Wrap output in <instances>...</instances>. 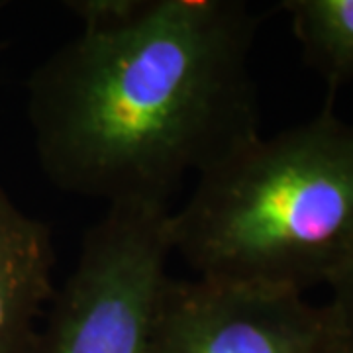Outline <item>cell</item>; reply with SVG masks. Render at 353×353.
Wrapping results in <instances>:
<instances>
[{
	"label": "cell",
	"instance_id": "2",
	"mask_svg": "<svg viewBox=\"0 0 353 353\" xmlns=\"http://www.w3.org/2000/svg\"><path fill=\"white\" fill-rule=\"evenodd\" d=\"M167 234L196 277L294 294L330 285L353 257V126L328 102L255 138L196 176Z\"/></svg>",
	"mask_w": 353,
	"mask_h": 353
},
{
	"label": "cell",
	"instance_id": "4",
	"mask_svg": "<svg viewBox=\"0 0 353 353\" xmlns=\"http://www.w3.org/2000/svg\"><path fill=\"white\" fill-rule=\"evenodd\" d=\"M343 347L328 304L314 306L285 290L169 277L150 353H343Z\"/></svg>",
	"mask_w": 353,
	"mask_h": 353
},
{
	"label": "cell",
	"instance_id": "3",
	"mask_svg": "<svg viewBox=\"0 0 353 353\" xmlns=\"http://www.w3.org/2000/svg\"><path fill=\"white\" fill-rule=\"evenodd\" d=\"M167 204L108 206L51 299L30 353H150L169 281Z\"/></svg>",
	"mask_w": 353,
	"mask_h": 353
},
{
	"label": "cell",
	"instance_id": "1",
	"mask_svg": "<svg viewBox=\"0 0 353 353\" xmlns=\"http://www.w3.org/2000/svg\"><path fill=\"white\" fill-rule=\"evenodd\" d=\"M240 0H145L128 24L85 32L28 79V122L53 187L114 204H167L259 138Z\"/></svg>",
	"mask_w": 353,
	"mask_h": 353
},
{
	"label": "cell",
	"instance_id": "8",
	"mask_svg": "<svg viewBox=\"0 0 353 353\" xmlns=\"http://www.w3.org/2000/svg\"><path fill=\"white\" fill-rule=\"evenodd\" d=\"M330 289H332V301L328 303L330 310L336 316L345 341L353 345V257L332 279Z\"/></svg>",
	"mask_w": 353,
	"mask_h": 353
},
{
	"label": "cell",
	"instance_id": "5",
	"mask_svg": "<svg viewBox=\"0 0 353 353\" xmlns=\"http://www.w3.org/2000/svg\"><path fill=\"white\" fill-rule=\"evenodd\" d=\"M53 267L50 226L0 187V353H30L55 296Z\"/></svg>",
	"mask_w": 353,
	"mask_h": 353
},
{
	"label": "cell",
	"instance_id": "6",
	"mask_svg": "<svg viewBox=\"0 0 353 353\" xmlns=\"http://www.w3.org/2000/svg\"><path fill=\"white\" fill-rule=\"evenodd\" d=\"M281 6L306 63L330 88L353 81V0H287Z\"/></svg>",
	"mask_w": 353,
	"mask_h": 353
},
{
	"label": "cell",
	"instance_id": "7",
	"mask_svg": "<svg viewBox=\"0 0 353 353\" xmlns=\"http://www.w3.org/2000/svg\"><path fill=\"white\" fill-rule=\"evenodd\" d=\"M145 0H75L67 2V10L79 18L85 32L114 30L134 20Z\"/></svg>",
	"mask_w": 353,
	"mask_h": 353
},
{
	"label": "cell",
	"instance_id": "9",
	"mask_svg": "<svg viewBox=\"0 0 353 353\" xmlns=\"http://www.w3.org/2000/svg\"><path fill=\"white\" fill-rule=\"evenodd\" d=\"M343 353H353V345H350L347 341H345V347H343Z\"/></svg>",
	"mask_w": 353,
	"mask_h": 353
}]
</instances>
